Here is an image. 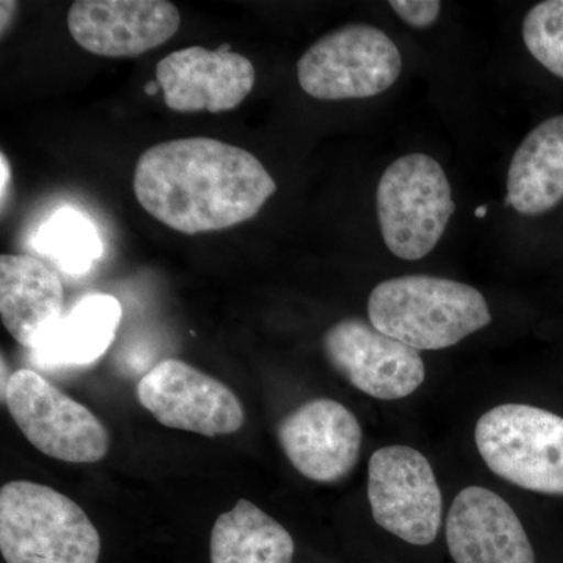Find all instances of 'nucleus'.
Returning <instances> with one entry per match:
<instances>
[{"mask_svg":"<svg viewBox=\"0 0 563 563\" xmlns=\"http://www.w3.org/2000/svg\"><path fill=\"white\" fill-rule=\"evenodd\" d=\"M166 107L179 113H224L251 95L255 68L236 52L185 47L158 62L155 68Z\"/></svg>","mask_w":563,"mask_h":563,"instance_id":"obj_13","label":"nucleus"},{"mask_svg":"<svg viewBox=\"0 0 563 563\" xmlns=\"http://www.w3.org/2000/svg\"><path fill=\"white\" fill-rule=\"evenodd\" d=\"M368 317L377 331L417 351L446 350L492 322L483 292L426 274L380 282Z\"/></svg>","mask_w":563,"mask_h":563,"instance_id":"obj_2","label":"nucleus"},{"mask_svg":"<svg viewBox=\"0 0 563 563\" xmlns=\"http://www.w3.org/2000/svg\"><path fill=\"white\" fill-rule=\"evenodd\" d=\"M292 555L290 532L247 499L220 515L211 529V563H291Z\"/></svg>","mask_w":563,"mask_h":563,"instance_id":"obj_18","label":"nucleus"},{"mask_svg":"<svg viewBox=\"0 0 563 563\" xmlns=\"http://www.w3.org/2000/svg\"><path fill=\"white\" fill-rule=\"evenodd\" d=\"M0 174H2V190H0V195H2V206L5 203L7 188H9L10 184V165L9 161H7L5 155H0Z\"/></svg>","mask_w":563,"mask_h":563,"instance_id":"obj_22","label":"nucleus"},{"mask_svg":"<svg viewBox=\"0 0 563 563\" xmlns=\"http://www.w3.org/2000/svg\"><path fill=\"white\" fill-rule=\"evenodd\" d=\"M158 88H161V87H158L157 81H155V84L147 85V87H146L147 95H155V92L158 91Z\"/></svg>","mask_w":563,"mask_h":563,"instance_id":"obj_24","label":"nucleus"},{"mask_svg":"<svg viewBox=\"0 0 563 563\" xmlns=\"http://www.w3.org/2000/svg\"><path fill=\"white\" fill-rule=\"evenodd\" d=\"M139 401L166 428L203 437L231 435L244 424L243 404L221 380L177 358L144 374Z\"/></svg>","mask_w":563,"mask_h":563,"instance_id":"obj_9","label":"nucleus"},{"mask_svg":"<svg viewBox=\"0 0 563 563\" xmlns=\"http://www.w3.org/2000/svg\"><path fill=\"white\" fill-rule=\"evenodd\" d=\"M368 501L374 521L404 542L431 544L439 536L443 498L428 459L393 444L369 459Z\"/></svg>","mask_w":563,"mask_h":563,"instance_id":"obj_8","label":"nucleus"},{"mask_svg":"<svg viewBox=\"0 0 563 563\" xmlns=\"http://www.w3.org/2000/svg\"><path fill=\"white\" fill-rule=\"evenodd\" d=\"M65 290L60 277L32 255L0 257V317L10 335L35 350L62 320Z\"/></svg>","mask_w":563,"mask_h":563,"instance_id":"obj_15","label":"nucleus"},{"mask_svg":"<svg viewBox=\"0 0 563 563\" xmlns=\"http://www.w3.org/2000/svg\"><path fill=\"white\" fill-rule=\"evenodd\" d=\"M390 7L404 22L417 29L431 27L442 11L439 0H391Z\"/></svg>","mask_w":563,"mask_h":563,"instance_id":"obj_21","label":"nucleus"},{"mask_svg":"<svg viewBox=\"0 0 563 563\" xmlns=\"http://www.w3.org/2000/svg\"><path fill=\"white\" fill-rule=\"evenodd\" d=\"M523 40L532 57L563 79V0L532 7L523 21Z\"/></svg>","mask_w":563,"mask_h":563,"instance_id":"obj_20","label":"nucleus"},{"mask_svg":"<svg viewBox=\"0 0 563 563\" xmlns=\"http://www.w3.org/2000/svg\"><path fill=\"white\" fill-rule=\"evenodd\" d=\"M33 247L69 276L91 272L103 254L95 222L74 207H63L47 218L33 239Z\"/></svg>","mask_w":563,"mask_h":563,"instance_id":"obj_19","label":"nucleus"},{"mask_svg":"<svg viewBox=\"0 0 563 563\" xmlns=\"http://www.w3.org/2000/svg\"><path fill=\"white\" fill-rule=\"evenodd\" d=\"M322 343L333 368L372 398L402 399L424 383L420 351L385 335L362 318L336 322Z\"/></svg>","mask_w":563,"mask_h":563,"instance_id":"obj_10","label":"nucleus"},{"mask_svg":"<svg viewBox=\"0 0 563 563\" xmlns=\"http://www.w3.org/2000/svg\"><path fill=\"white\" fill-rule=\"evenodd\" d=\"M448 550L455 563H536L520 518L488 488H463L446 518Z\"/></svg>","mask_w":563,"mask_h":563,"instance_id":"obj_14","label":"nucleus"},{"mask_svg":"<svg viewBox=\"0 0 563 563\" xmlns=\"http://www.w3.org/2000/svg\"><path fill=\"white\" fill-rule=\"evenodd\" d=\"M563 201V114L543 121L515 151L507 173V206L537 217Z\"/></svg>","mask_w":563,"mask_h":563,"instance_id":"obj_17","label":"nucleus"},{"mask_svg":"<svg viewBox=\"0 0 563 563\" xmlns=\"http://www.w3.org/2000/svg\"><path fill=\"white\" fill-rule=\"evenodd\" d=\"M385 246L402 261H420L442 240L455 203L442 165L426 154L393 162L377 187Z\"/></svg>","mask_w":563,"mask_h":563,"instance_id":"obj_4","label":"nucleus"},{"mask_svg":"<svg viewBox=\"0 0 563 563\" xmlns=\"http://www.w3.org/2000/svg\"><path fill=\"white\" fill-rule=\"evenodd\" d=\"M487 206H481L477 207L476 211H474V214H476V218H484L485 214H487Z\"/></svg>","mask_w":563,"mask_h":563,"instance_id":"obj_23","label":"nucleus"},{"mask_svg":"<svg viewBox=\"0 0 563 563\" xmlns=\"http://www.w3.org/2000/svg\"><path fill=\"white\" fill-rule=\"evenodd\" d=\"M481 457L507 483L563 496V418L539 407L504 404L477 421Z\"/></svg>","mask_w":563,"mask_h":563,"instance_id":"obj_5","label":"nucleus"},{"mask_svg":"<svg viewBox=\"0 0 563 563\" xmlns=\"http://www.w3.org/2000/svg\"><path fill=\"white\" fill-rule=\"evenodd\" d=\"M402 69L398 46L380 29L350 24L312 44L296 65L299 85L320 101L365 99L395 85Z\"/></svg>","mask_w":563,"mask_h":563,"instance_id":"obj_6","label":"nucleus"},{"mask_svg":"<svg viewBox=\"0 0 563 563\" xmlns=\"http://www.w3.org/2000/svg\"><path fill=\"white\" fill-rule=\"evenodd\" d=\"M177 7L166 0H77L68 29L81 49L109 58L139 57L173 38Z\"/></svg>","mask_w":563,"mask_h":563,"instance_id":"obj_11","label":"nucleus"},{"mask_svg":"<svg viewBox=\"0 0 563 563\" xmlns=\"http://www.w3.org/2000/svg\"><path fill=\"white\" fill-rule=\"evenodd\" d=\"M276 190L272 174L251 152L202 136L155 144L133 173L140 206L187 235L250 221Z\"/></svg>","mask_w":563,"mask_h":563,"instance_id":"obj_1","label":"nucleus"},{"mask_svg":"<svg viewBox=\"0 0 563 563\" xmlns=\"http://www.w3.org/2000/svg\"><path fill=\"white\" fill-rule=\"evenodd\" d=\"M2 399L40 453L69 463L101 462L109 453V432L101 420L40 373L22 368L11 374Z\"/></svg>","mask_w":563,"mask_h":563,"instance_id":"obj_7","label":"nucleus"},{"mask_svg":"<svg viewBox=\"0 0 563 563\" xmlns=\"http://www.w3.org/2000/svg\"><path fill=\"white\" fill-rule=\"evenodd\" d=\"M0 553L7 563H98L101 536L69 496L13 481L0 490Z\"/></svg>","mask_w":563,"mask_h":563,"instance_id":"obj_3","label":"nucleus"},{"mask_svg":"<svg viewBox=\"0 0 563 563\" xmlns=\"http://www.w3.org/2000/svg\"><path fill=\"white\" fill-rule=\"evenodd\" d=\"M121 317V303L114 296H81L40 346L32 350L33 362L43 368H74L98 362L113 343Z\"/></svg>","mask_w":563,"mask_h":563,"instance_id":"obj_16","label":"nucleus"},{"mask_svg":"<svg viewBox=\"0 0 563 563\" xmlns=\"http://www.w3.org/2000/svg\"><path fill=\"white\" fill-rule=\"evenodd\" d=\"M277 435L291 465L313 483H339L361 455V422L333 399L302 404L280 421Z\"/></svg>","mask_w":563,"mask_h":563,"instance_id":"obj_12","label":"nucleus"}]
</instances>
